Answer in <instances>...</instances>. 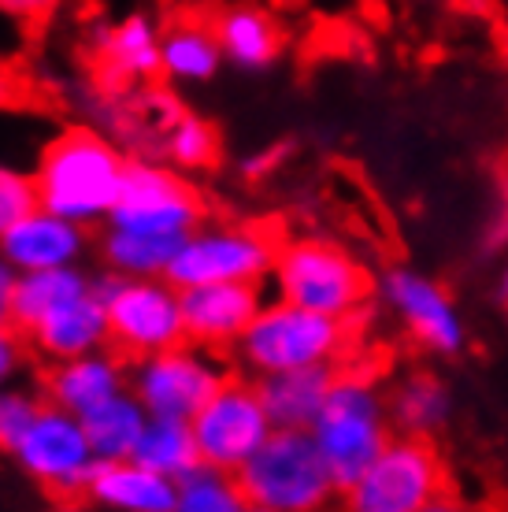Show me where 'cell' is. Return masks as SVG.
Returning a JSON list of instances; mask_svg holds the SVG:
<instances>
[{
    "label": "cell",
    "mask_w": 508,
    "mask_h": 512,
    "mask_svg": "<svg viewBox=\"0 0 508 512\" xmlns=\"http://www.w3.org/2000/svg\"><path fill=\"white\" fill-rule=\"evenodd\" d=\"M127 156L112 141L89 127H67L41 149L34 182L41 208L89 227L108 223L112 205L123 186Z\"/></svg>",
    "instance_id": "1"
},
{
    "label": "cell",
    "mask_w": 508,
    "mask_h": 512,
    "mask_svg": "<svg viewBox=\"0 0 508 512\" xmlns=\"http://www.w3.org/2000/svg\"><path fill=\"white\" fill-rule=\"evenodd\" d=\"M238 357L256 375L297 372L316 364H342L364 349V312L360 316H323L312 308L279 301L260 308L249 331L238 338Z\"/></svg>",
    "instance_id": "2"
},
{
    "label": "cell",
    "mask_w": 508,
    "mask_h": 512,
    "mask_svg": "<svg viewBox=\"0 0 508 512\" xmlns=\"http://www.w3.org/2000/svg\"><path fill=\"white\" fill-rule=\"evenodd\" d=\"M234 475L249 505L275 512H319L338 490L316 435L301 427H275Z\"/></svg>",
    "instance_id": "3"
},
{
    "label": "cell",
    "mask_w": 508,
    "mask_h": 512,
    "mask_svg": "<svg viewBox=\"0 0 508 512\" xmlns=\"http://www.w3.org/2000/svg\"><path fill=\"white\" fill-rule=\"evenodd\" d=\"M93 290L108 308V346L119 357L141 360L186 342L182 294L167 275L130 279L108 268V275L93 279Z\"/></svg>",
    "instance_id": "4"
},
{
    "label": "cell",
    "mask_w": 508,
    "mask_h": 512,
    "mask_svg": "<svg viewBox=\"0 0 508 512\" xmlns=\"http://www.w3.org/2000/svg\"><path fill=\"white\" fill-rule=\"evenodd\" d=\"M312 435L334 475V487L349 490L379 461L382 449L390 446L375 383L338 368V383L319 412V420L312 423Z\"/></svg>",
    "instance_id": "5"
},
{
    "label": "cell",
    "mask_w": 508,
    "mask_h": 512,
    "mask_svg": "<svg viewBox=\"0 0 508 512\" xmlns=\"http://www.w3.org/2000/svg\"><path fill=\"white\" fill-rule=\"evenodd\" d=\"M275 286L282 301L323 316H360L371 301V275L356 264L342 245L323 238H297L279 249L275 260Z\"/></svg>",
    "instance_id": "6"
},
{
    "label": "cell",
    "mask_w": 508,
    "mask_h": 512,
    "mask_svg": "<svg viewBox=\"0 0 508 512\" xmlns=\"http://www.w3.org/2000/svg\"><path fill=\"white\" fill-rule=\"evenodd\" d=\"M445 490H453V475L434 438L427 431H408L345 490L342 512H420Z\"/></svg>",
    "instance_id": "7"
},
{
    "label": "cell",
    "mask_w": 508,
    "mask_h": 512,
    "mask_svg": "<svg viewBox=\"0 0 508 512\" xmlns=\"http://www.w3.org/2000/svg\"><path fill=\"white\" fill-rule=\"evenodd\" d=\"M279 249L282 245L260 227H193L178 245L167 279L178 290L204 282H260L267 271H275Z\"/></svg>",
    "instance_id": "8"
},
{
    "label": "cell",
    "mask_w": 508,
    "mask_h": 512,
    "mask_svg": "<svg viewBox=\"0 0 508 512\" xmlns=\"http://www.w3.org/2000/svg\"><path fill=\"white\" fill-rule=\"evenodd\" d=\"M204 205L201 193L178 171L153 160H127L123 186L112 205L108 227L119 231H141V234H171L186 238L193 227H201Z\"/></svg>",
    "instance_id": "9"
},
{
    "label": "cell",
    "mask_w": 508,
    "mask_h": 512,
    "mask_svg": "<svg viewBox=\"0 0 508 512\" xmlns=\"http://www.w3.org/2000/svg\"><path fill=\"white\" fill-rule=\"evenodd\" d=\"M201 461L223 472H238L256 449L264 446L275 423L264 409L260 386L230 379L204 401V409L190 420Z\"/></svg>",
    "instance_id": "10"
},
{
    "label": "cell",
    "mask_w": 508,
    "mask_h": 512,
    "mask_svg": "<svg viewBox=\"0 0 508 512\" xmlns=\"http://www.w3.org/2000/svg\"><path fill=\"white\" fill-rule=\"evenodd\" d=\"M227 383V375L204 346H171L134 364V394L149 409V416L193 420L204 401Z\"/></svg>",
    "instance_id": "11"
},
{
    "label": "cell",
    "mask_w": 508,
    "mask_h": 512,
    "mask_svg": "<svg viewBox=\"0 0 508 512\" xmlns=\"http://www.w3.org/2000/svg\"><path fill=\"white\" fill-rule=\"evenodd\" d=\"M15 457L38 483H45L60 498L86 494L93 468L101 464L93 446H89L82 416L60 409V405H49V409L38 412V420L19 442Z\"/></svg>",
    "instance_id": "12"
},
{
    "label": "cell",
    "mask_w": 508,
    "mask_h": 512,
    "mask_svg": "<svg viewBox=\"0 0 508 512\" xmlns=\"http://www.w3.org/2000/svg\"><path fill=\"white\" fill-rule=\"evenodd\" d=\"M178 294H182L186 338L204 349L238 346V338L264 308L260 282H204V286H186Z\"/></svg>",
    "instance_id": "13"
},
{
    "label": "cell",
    "mask_w": 508,
    "mask_h": 512,
    "mask_svg": "<svg viewBox=\"0 0 508 512\" xmlns=\"http://www.w3.org/2000/svg\"><path fill=\"white\" fill-rule=\"evenodd\" d=\"M160 38L164 30L149 12H130L119 23L97 30L101 49V90L123 93L134 82L164 75L160 67Z\"/></svg>",
    "instance_id": "14"
},
{
    "label": "cell",
    "mask_w": 508,
    "mask_h": 512,
    "mask_svg": "<svg viewBox=\"0 0 508 512\" xmlns=\"http://www.w3.org/2000/svg\"><path fill=\"white\" fill-rule=\"evenodd\" d=\"M86 249V227L49 208H34L0 238V253L15 271L71 268Z\"/></svg>",
    "instance_id": "15"
},
{
    "label": "cell",
    "mask_w": 508,
    "mask_h": 512,
    "mask_svg": "<svg viewBox=\"0 0 508 512\" xmlns=\"http://www.w3.org/2000/svg\"><path fill=\"white\" fill-rule=\"evenodd\" d=\"M26 338L49 360L86 357V353H97L101 346H108V308L97 297L93 282L86 290L64 297L56 308H49Z\"/></svg>",
    "instance_id": "16"
},
{
    "label": "cell",
    "mask_w": 508,
    "mask_h": 512,
    "mask_svg": "<svg viewBox=\"0 0 508 512\" xmlns=\"http://www.w3.org/2000/svg\"><path fill=\"white\" fill-rule=\"evenodd\" d=\"M386 297L394 301V308L405 316L408 331L420 338L423 346L453 353L460 349V320L453 312V301L438 282L423 279L416 271L394 268L386 275Z\"/></svg>",
    "instance_id": "17"
},
{
    "label": "cell",
    "mask_w": 508,
    "mask_h": 512,
    "mask_svg": "<svg viewBox=\"0 0 508 512\" xmlns=\"http://www.w3.org/2000/svg\"><path fill=\"white\" fill-rule=\"evenodd\" d=\"M216 41L223 49V60L245 75H264L279 64L282 56V26L275 15L256 4H227L212 19Z\"/></svg>",
    "instance_id": "18"
},
{
    "label": "cell",
    "mask_w": 508,
    "mask_h": 512,
    "mask_svg": "<svg viewBox=\"0 0 508 512\" xmlns=\"http://www.w3.org/2000/svg\"><path fill=\"white\" fill-rule=\"evenodd\" d=\"M86 494L115 512H175L178 479H167L134 457L101 461L93 468Z\"/></svg>",
    "instance_id": "19"
},
{
    "label": "cell",
    "mask_w": 508,
    "mask_h": 512,
    "mask_svg": "<svg viewBox=\"0 0 508 512\" xmlns=\"http://www.w3.org/2000/svg\"><path fill=\"white\" fill-rule=\"evenodd\" d=\"M334 383H338V364H316V368H297V372L260 375L256 386H260L264 409L275 427L312 431Z\"/></svg>",
    "instance_id": "20"
},
{
    "label": "cell",
    "mask_w": 508,
    "mask_h": 512,
    "mask_svg": "<svg viewBox=\"0 0 508 512\" xmlns=\"http://www.w3.org/2000/svg\"><path fill=\"white\" fill-rule=\"evenodd\" d=\"M45 390H49L52 405L86 416L97 405L112 401L115 394H123V364L119 357L108 353H86V357L56 360L45 375Z\"/></svg>",
    "instance_id": "21"
},
{
    "label": "cell",
    "mask_w": 508,
    "mask_h": 512,
    "mask_svg": "<svg viewBox=\"0 0 508 512\" xmlns=\"http://www.w3.org/2000/svg\"><path fill=\"white\" fill-rule=\"evenodd\" d=\"M223 64L227 60H223V49H219L212 23L178 19V23L167 26L164 38H160V67H164V78H171V82L201 86V82H212Z\"/></svg>",
    "instance_id": "22"
},
{
    "label": "cell",
    "mask_w": 508,
    "mask_h": 512,
    "mask_svg": "<svg viewBox=\"0 0 508 512\" xmlns=\"http://www.w3.org/2000/svg\"><path fill=\"white\" fill-rule=\"evenodd\" d=\"M145 423H149V409L138 401V394H115L112 401H104L82 416V427H86L97 461L134 457V446H138Z\"/></svg>",
    "instance_id": "23"
},
{
    "label": "cell",
    "mask_w": 508,
    "mask_h": 512,
    "mask_svg": "<svg viewBox=\"0 0 508 512\" xmlns=\"http://www.w3.org/2000/svg\"><path fill=\"white\" fill-rule=\"evenodd\" d=\"M134 461L167 475V479H182L186 472H193L201 464V449H197L190 420L149 416L138 446H134Z\"/></svg>",
    "instance_id": "24"
},
{
    "label": "cell",
    "mask_w": 508,
    "mask_h": 512,
    "mask_svg": "<svg viewBox=\"0 0 508 512\" xmlns=\"http://www.w3.org/2000/svg\"><path fill=\"white\" fill-rule=\"evenodd\" d=\"M89 282L93 279H86L75 264L71 268H49V271H19L12 294V327L26 338L49 308H56L64 297L78 294V290H86Z\"/></svg>",
    "instance_id": "25"
},
{
    "label": "cell",
    "mask_w": 508,
    "mask_h": 512,
    "mask_svg": "<svg viewBox=\"0 0 508 512\" xmlns=\"http://www.w3.org/2000/svg\"><path fill=\"white\" fill-rule=\"evenodd\" d=\"M178 245H182V238H171V234H141V231L108 227L101 238V256L104 264L112 271H119V275L156 279V275H167Z\"/></svg>",
    "instance_id": "26"
},
{
    "label": "cell",
    "mask_w": 508,
    "mask_h": 512,
    "mask_svg": "<svg viewBox=\"0 0 508 512\" xmlns=\"http://www.w3.org/2000/svg\"><path fill=\"white\" fill-rule=\"evenodd\" d=\"M249 498H245L242 483L234 472L212 468V464H197L193 472L178 479V498L175 512H245Z\"/></svg>",
    "instance_id": "27"
},
{
    "label": "cell",
    "mask_w": 508,
    "mask_h": 512,
    "mask_svg": "<svg viewBox=\"0 0 508 512\" xmlns=\"http://www.w3.org/2000/svg\"><path fill=\"white\" fill-rule=\"evenodd\" d=\"M164 153L182 171H204L219 160V130L197 112H182L164 130Z\"/></svg>",
    "instance_id": "28"
},
{
    "label": "cell",
    "mask_w": 508,
    "mask_h": 512,
    "mask_svg": "<svg viewBox=\"0 0 508 512\" xmlns=\"http://www.w3.org/2000/svg\"><path fill=\"white\" fill-rule=\"evenodd\" d=\"M390 405H394V420L401 423L405 431H431L434 423L445 420L449 397H445V386L438 383L434 375L420 372L397 386V394Z\"/></svg>",
    "instance_id": "29"
},
{
    "label": "cell",
    "mask_w": 508,
    "mask_h": 512,
    "mask_svg": "<svg viewBox=\"0 0 508 512\" xmlns=\"http://www.w3.org/2000/svg\"><path fill=\"white\" fill-rule=\"evenodd\" d=\"M34 208H41L38 182L19 167L0 164V238L12 231L19 219H26Z\"/></svg>",
    "instance_id": "30"
},
{
    "label": "cell",
    "mask_w": 508,
    "mask_h": 512,
    "mask_svg": "<svg viewBox=\"0 0 508 512\" xmlns=\"http://www.w3.org/2000/svg\"><path fill=\"white\" fill-rule=\"evenodd\" d=\"M41 409L45 405H38L34 397L19 394V390H0V449L15 453Z\"/></svg>",
    "instance_id": "31"
},
{
    "label": "cell",
    "mask_w": 508,
    "mask_h": 512,
    "mask_svg": "<svg viewBox=\"0 0 508 512\" xmlns=\"http://www.w3.org/2000/svg\"><path fill=\"white\" fill-rule=\"evenodd\" d=\"M19 357H23V334L12 323H0V383L19 368Z\"/></svg>",
    "instance_id": "32"
},
{
    "label": "cell",
    "mask_w": 508,
    "mask_h": 512,
    "mask_svg": "<svg viewBox=\"0 0 508 512\" xmlns=\"http://www.w3.org/2000/svg\"><path fill=\"white\" fill-rule=\"evenodd\" d=\"M56 8V0H0V12L15 15V19H26V23H38Z\"/></svg>",
    "instance_id": "33"
},
{
    "label": "cell",
    "mask_w": 508,
    "mask_h": 512,
    "mask_svg": "<svg viewBox=\"0 0 508 512\" xmlns=\"http://www.w3.org/2000/svg\"><path fill=\"white\" fill-rule=\"evenodd\" d=\"M286 156V145H271V149H260L256 156H249L242 164L245 179H264L267 171H275L279 167V160Z\"/></svg>",
    "instance_id": "34"
},
{
    "label": "cell",
    "mask_w": 508,
    "mask_h": 512,
    "mask_svg": "<svg viewBox=\"0 0 508 512\" xmlns=\"http://www.w3.org/2000/svg\"><path fill=\"white\" fill-rule=\"evenodd\" d=\"M420 512H501V509H497V505H471V501L460 498L457 490H445L431 505H423Z\"/></svg>",
    "instance_id": "35"
},
{
    "label": "cell",
    "mask_w": 508,
    "mask_h": 512,
    "mask_svg": "<svg viewBox=\"0 0 508 512\" xmlns=\"http://www.w3.org/2000/svg\"><path fill=\"white\" fill-rule=\"evenodd\" d=\"M15 279H19V271L4 260L0 253V323H12V294H15Z\"/></svg>",
    "instance_id": "36"
},
{
    "label": "cell",
    "mask_w": 508,
    "mask_h": 512,
    "mask_svg": "<svg viewBox=\"0 0 508 512\" xmlns=\"http://www.w3.org/2000/svg\"><path fill=\"white\" fill-rule=\"evenodd\" d=\"M12 97H15V78L8 75V67L0 64V108L12 104Z\"/></svg>",
    "instance_id": "37"
},
{
    "label": "cell",
    "mask_w": 508,
    "mask_h": 512,
    "mask_svg": "<svg viewBox=\"0 0 508 512\" xmlns=\"http://www.w3.org/2000/svg\"><path fill=\"white\" fill-rule=\"evenodd\" d=\"M52 512H86V509H82V505H75L71 498H64V505H56Z\"/></svg>",
    "instance_id": "38"
},
{
    "label": "cell",
    "mask_w": 508,
    "mask_h": 512,
    "mask_svg": "<svg viewBox=\"0 0 508 512\" xmlns=\"http://www.w3.org/2000/svg\"><path fill=\"white\" fill-rule=\"evenodd\" d=\"M501 56H505V64H508V26L501 30Z\"/></svg>",
    "instance_id": "39"
},
{
    "label": "cell",
    "mask_w": 508,
    "mask_h": 512,
    "mask_svg": "<svg viewBox=\"0 0 508 512\" xmlns=\"http://www.w3.org/2000/svg\"><path fill=\"white\" fill-rule=\"evenodd\" d=\"M501 297H505V308H508V271H505V282H501Z\"/></svg>",
    "instance_id": "40"
},
{
    "label": "cell",
    "mask_w": 508,
    "mask_h": 512,
    "mask_svg": "<svg viewBox=\"0 0 508 512\" xmlns=\"http://www.w3.org/2000/svg\"><path fill=\"white\" fill-rule=\"evenodd\" d=\"M245 512H275V509H260V505H249Z\"/></svg>",
    "instance_id": "41"
},
{
    "label": "cell",
    "mask_w": 508,
    "mask_h": 512,
    "mask_svg": "<svg viewBox=\"0 0 508 512\" xmlns=\"http://www.w3.org/2000/svg\"><path fill=\"white\" fill-rule=\"evenodd\" d=\"M505 182H508V167H505Z\"/></svg>",
    "instance_id": "42"
}]
</instances>
